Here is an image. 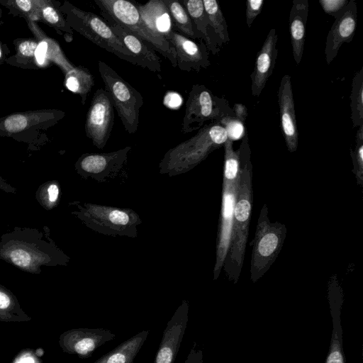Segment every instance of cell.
Masks as SVG:
<instances>
[{
  "instance_id": "23",
  "label": "cell",
  "mask_w": 363,
  "mask_h": 363,
  "mask_svg": "<svg viewBox=\"0 0 363 363\" xmlns=\"http://www.w3.org/2000/svg\"><path fill=\"white\" fill-rule=\"evenodd\" d=\"M308 14V0H294L289 11V35L294 61H301L306 39V26Z\"/></svg>"
},
{
  "instance_id": "3",
  "label": "cell",
  "mask_w": 363,
  "mask_h": 363,
  "mask_svg": "<svg viewBox=\"0 0 363 363\" xmlns=\"http://www.w3.org/2000/svg\"><path fill=\"white\" fill-rule=\"evenodd\" d=\"M227 139L226 130L218 122L206 124L195 135L167 150L159 165L160 172L169 176L185 173L223 146Z\"/></svg>"
},
{
  "instance_id": "42",
  "label": "cell",
  "mask_w": 363,
  "mask_h": 363,
  "mask_svg": "<svg viewBox=\"0 0 363 363\" xmlns=\"http://www.w3.org/2000/svg\"><path fill=\"white\" fill-rule=\"evenodd\" d=\"M182 98L175 91H167L164 95L163 104L170 109H177L182 104Z\"/></svg>"
},
{
  "instance_id": "34",
  "label": "cell",
  "mask_w": 363,
  "mask_h": 363,
  "mask_svg": "<svg viewBox=\"0 0 363 363\" xmlns=\"http://www.w3.org/2000/svg\"><path fill=\"white\" fill-rule=\"evenodd\" d=\"M44 0H0V4L9 13L23 18L26 21H38V11Z\"/></svg>"
},
{
  "instance_id": "36",
  "label": "cell",
  "mask_w": 363,
  "mask_h": 363,
  "mask_svg": "<svg viewBox=\"0 0 363 363\" xmlns=\"http://www.w3.org/2000/svg\"><path fill=\"white\" fill-rule=\"evenodd\" d=\"M60 198V188L57 181L52 180L41 184L36 193L35 199L46 210H51L58 204Z\"/></svg>"
},
{
  "instance_id": "8",
  "label": "cell",
  "mask_w": 363,
  "mask_h": 363,
  "mask_svg": "<svg viewBox=\"0 0 363 363\" xmlns=\"http://www.w3.org/2000/svg\"><path fill=\"white\" fill-rule=\"evenodd\" d=\"M98 69L105 90L125 130L130 134L135 133L139 125L140 110L144 103L143 96L106 62L99 60Z\"/></svg>"
},
{
  "instance_id": "44",
  "label": "cell",
  "mask_w": 363,
  "mask_h": 363,
  "mask_svg": "<svg viewBox=\"0 0 363 363\" xmlns=\"http://www.w3.org/2000/svg\"><path fill=\"white\" fill-rule=\"evenodd\" d=\"M235 117L241 122L245 123L247 116V110L245 105L240 103H235L232 108Z\"/></svg>"
},
{
  "instance_id": "13",
  "label": "cell",
  "mask_w": 363,
  "mask_h": 363,
  "mask_svg": "<svg viewBox=\"0 0 363 363\" xmlns=\"http://www.w3.org/2000/svg\"><path fill=\"white\" fill-rule=\"evenodd\" d=\"M131 147L106 153H84L77 160L74 167L78 174L99 182L117 173L128 159Z\"/></svg>"
},
{
  "instance_id": "15",
  "label": "cell",
  "mask_w": 363,
  "mask_h": 363,
  "mask_svg": "<svg viewBox=\"0 0 363 363\" xmlns=\"http://www.w3.org/2000/svg\"><path fill=\"white\" fill-rule=\"evenodd\" d=\"M189 303L184 300L168 321L153 363H174L189 320Z\"/></svg>"
},
{
  "instance_id": "41",
  "label": "cell",
  "mask_w": 363,
  "mask_h": 363,
  "mask_svg": "<svg viewBox=\"0 0 363 363\" xmlns=\"http://www.w3.org/2000/svg\"><path fill=\"white\" fill-rule=\"evenodd\" d=\"M11 363H43L36 352L30 348L21 350Z\"/></svg>"
},
{
  "instance_id": "24",
  "label": "cell",
  "mask_w": 363,
  "mask_h": 363,
  "mask_svg": "<svg viewBox=\"0 0 363 363\" xmlns=\"http://www.w3.org/2000/svg\"><path fill=\"white\" fill-rule=\"evenodd\" d=\"M181 2L191 19L195 32L203 40L209 52L218 54L220 46L209 25L203 0H182Z\"/></svg>"
},
{
  "instance_id": "16",
  "label": "cell",
  "mask_w": 363,
  "mask_h": 363,
  "mask_svg": "<svg viewBox=\"0 0 363 363\" xmlns=\"http://www.w3.org/2000/svg\"><path fill=\"white\" fill-rule=\"evenodd\" d=\"M168 41L176 52L177 67L186 72H199L211 65L209 51L203 40L199 43L173 30Z\"/></svg>"
},
{
  "instance_id": "20",
  "label": "cell",
  "mask_w": 363,
  "mask_h": 363,
  "mask_svg": "<svg viewBox=\"0 0 363 363\" xmlns=\"http://www.w3.org/2000/svg\"><path fill=\"white\" fill-rule=\"evenodd\" d=\"M277 40L278 35L276 29L271 28L257 55L254 69L250 74L251 91L253 96H259L261 94L273 73L278 55Z\"/></svg>"
},
{
  "instance_id": "38",
  "label": "cell",
  "mask_w": 363,
  "mask_h": 363,
  "mask_svg": "<svg viewBox=\"0 0 363 363\" xmlns=\"http://www.w3.org/2000/svg\"><path fill=\"white\" fill-rule=\"evenodd\" d=\"M218 123L225 129L228 138L233 141L242 138L246 133L245 123L235 116H225Z\"/></svg>"
},
{
  "instance_id": "22",
  "label": "cell",
  "mask_w": 363,
  "mask_h": 363,
  "mask_svg": "<svg viewBox=\"0 0 363 363\" xmlns=\"http://www.w3.org/2000/svg\"><path fill=\"white\" fill-rule=\"evenodd\" d=\"M26 21L38 43V56L43 67H46L44 62L54 63L60 68L64 74L74 68V65L66 57L55 40L48 36L35 21Z\"/></svg>"
},
{
  "instance_id": "4",
  "label": "cell",
  "mask_w": 363,
  "mask_h": 363,
  "mask_svg": "<svg viewBox=\"0 0 363 363\" xmlns=\"http://www.w3.org/2000/svg\"><path fill=\"white\" fill-rule=\"evenodd\" d=\"M59 9L73 30L118 57L141 67L140 62L126 49L101 17L67 1Z\"/></svg>"
},
{
  "instance_id": "10",
  "label": "cell",
  "mask_w": 363,
  "mask_h": 363,
  "mask_svg": "<svg viewBox=\"0 0 363 363\" xmlns=\"http://www.w3.org/2000/svg\"><path fill=\"white\" fill-rule=\"evenodd\" d=\"M65 112L56 108L15 112L0 118V137L33 143L42 132L56 125Z\"/></svg>"
},
{
  "instance_id": "33",
  "label": "cell",
  "mask_w": 363,
  "mask_h": 363,
  "mask_svg": "<svg viewBox=\"0 0 363 363\" xmlns=\"http://www.w3.org/2000/svg\"><path fill=\"white\" fill-rule=\"evenodd\" d=\"M350 109L353 127L363 125V67L354 74L352 79Z\"/></svg>"
},
{
  "instance_id": "30",
  "label": "cell",
  "mask_w": 363,
  "mask_h": 363,
  "mask_svg": "<svg viewBox=\"0 0 363 363\" xmlns=\"http://www.w3.org/2000/svg\"><path fill=\"white\" fill-rule=\"evenodd\" d=\"M30 320L13 293L0 284V321L28 322Z\"/></svg>"
},
{
  "instance_id": "11",
  "label": "cell",
  "mask_w": 363,
  "mask_h": 363,
  "mask_svg": "<svg viewBox=\"0 0 363 363\" xmlns=\"http://www.w3.org/2000/svg\"><path fill=\"white\" fill-rule=\"evenodd\" d=\"M113 109L107 91L102 88L98 89L86 113L85 133L99 149H103L110 138L114 122Z\"/></svg>"
},
{
  "instance_id": "31",
  "label": "cell",
  "mask_w": 363,
  "mask_h": 363,
  "mask_svg": "<svg viewBox=\"0 0 363 363\" xmlns=\"http://www.w3.org/2000/svg\"><path fill=\"white\" fill-rule=\"evenodd\" d=\"M171 16L174 30L192 40H201L194 29L191 19L181 1L163 0Z\"/></svg>"
},
{
  "instance_id": "32",
  "label": "cell",
  "mask_w": 363,
  "mask_h": 363,
  "mask_svg": "<svg viewBox=\"0 0 363 363\" xmlns=\"http://www.w3.org/2000/svg\"><path fill=\"white\" fill-rule=\"evenodd\" d=\"M209 25L213 29L220 46L230 41L228 25L222 10L216 0H203Z\"/></svg>"
},
{
  "instance_id": "45",
  "label": "cell",
  "mask_w": 363,
  "mask_h": 363,
  "mask_svg": "<svg viewBox=\"0 0 363 363\" xmlns=\"http://www.w3.org/2000/svg\"><path fill=\"white\" fill-rule=\"evenodd\" d=\"M0 191L6 193L16 194L17 189L11 186L7 181L0 175Z\"/></svg>"
},
{
  "instance_id": "2",
  "label": "cell",
  "mask_w": 363,
  "mask_h": 363,
  "mask_svg": "<svg viewBox=\"0 0 363 363\" xmlns=\"http://www.w3.org/2000/svg\"><path fill=\"white\" fill-rule=\"evenodd\" d=\"M240 177L233 211V223L229 250L224 269L229 280L236 283L243 265L252 207V165L247 133L242 137L238 149Z\"/></svg>"
},
{
  "instance_id": "5",
  "label": "cell",
  "mask_w": 363,
  "mask_h": 363,
  "mask_svg": "<svg viewBox=\"0 0 363 363\" xmlns=\"http://www.w3.org/2000/svg\"><path fill=\"white\" fill-rule=\"evenodd\" d=\"M286 235V225L271 223L268 208L264 203L260 211L252 240L250 261V279L255 282L270 268L278 257Z\"/></svg>"
},
{
  "instance_id": "27",
  "label": "cell",
  "mask_w": 363,
  "mask_h": 363,
  "mask_svg": "<svg viewBox=\"0 0 363 363\" xmlns=\"http://www.w3.org/2000/svg\"><path fill=\"white\" fill-rule=\"evenodd\" d=\"M60 1L44 0L38 11V21L52 28L59 35H62L67 42H71L73 40L74 30L60 11Z\"/></svg>"
},
{
  "instance_id": "9",
  "label": "cell",
  "mask_w": 363,
  "mask_h": 363,
  "mask_svg": "<svg viewBox=\"0 0 363 363\" xmlns=\"http://www.w3.org/2000/svg\"><path fill=\"white\" fill-rule=\"evenodd\" d=\"M225 116H235L228 101L214 95L203 84H194L185 104L182 131L199 130L206 121L218 122Z\"/></svg>"
},
{
  "instance_id": "47",
  "label": "cell",
  "mask_w": 363,
  "mask_h": 363,
  "mask_svg": "<svg viewBox=\"0 0 363 363\" xmlns=\"http://www.w3.org/2000/svg\"><path fill=\"white\" fill-rule=\"evenodd\" d=\"M3 23L2 20V10L0 9V26Z\"/></svg>"
},
{
  "instance_id": "14",
  "label": "cell",
  "mask_w": 363,
  "mask_h": 363,
  "mask_svg": "<svg viewBox=\"0 0 363 363\" xmlns=\"http://www.w3.org/2000/svg\"><path fill=\"white\" fill-rule=\"evenodd\" d=\"M115 337L114 333L104 328H74L60 335L59 345L64 352L86 359L91 357L97 348Z\"/></svg>"
},
{
  "instance_id": "40",
  "label": "cell",
  "mask_w": 363,
  "mask_h": 363,
  "mask_svg": "<svg viewBox=\"0 0 363 363\" xmlns=\"http://www.w3.org/2000/svg\"><path fill=\"white\" fill-rule=\"evenodd\" d=\"M264 0H247L246 1V23L249 28H251L254 20L261 13Z\"/></svg>"
},
{
  "instance_id": "26",
  "label": "cell",
  "mask_w": 363,
  "mask_h": 363,
  "mask_svg": "<svg viewBox=\"0 0 363 363\" xmlns=\"http://www.w3.org/2000/svg\"><path fill=\"white\" fill-rule=\"evenodd\" d=\"M13 44L16 53L6 59V64L22 69L43 67L38 56V43L35 38H16Z\"/></svg>"
},
{
  "instance_id": "46",
  "label": "cell",
  "mask_w": 363,
  "mask_h": 363,
  "mask_svg": "<svg viewBox=\"0 0 363 363\" xmlns=\"http://www.w3.org/2000/svg\"><path fill=\"white\" fill-rule=\"evenodd\" d=\"M10 52L8 46L0 41V63L5 62L7 55Z\"/></svg>"
},
{
  "instance_id": "25",
  "label": "cell",
  "mask_w": 363,
  "mask_h": 363,
  "mask_svg": "<svg viewBox=\"0 0 363 363\" xmlns=\"http://www.w3.org/2000/svg\"><path fill=\"white\" fill-rule=\"evenodd\" d=\"M149 333V330H142L93 363H133Z\"/></svg>"
},
{
  "instance_id": "19",
  "label": "cell",
  "mask_w": 363,
  "mask_h": 363,
  "mask_svg": "<svg viewBox=\"0 0 363 363\" xmlns=\"http://www.w3.org/2000/svg\"><path fill=\"white\" fill-rule=\"evenodd\" d=\"M100 13L126 49L140 62L143 68H147L153 72H161V60L152 47L118 24L107 13L101 11Z\"/></svg>"
},
{
  "instance_id": "35",
  "label": "cell",
  "mask_w": 363,
  "mask_h": 363,
  "mask_svg": "<svg viewBox=\"0 0 363 363\" xmlns=\"http://www.w3.org/2000/svg\"><path fill=\"white\" fill-rule=\"evenodd\" d=\"M224 146L223 179L228 182H234L240 177L239 150H234L233 141L228 138Z\"/></svg>"
},
{
  "instance_id": "28",
  "label": "cell",
  "mask_w": 363,
  "mask_h": 363,
  "mask_svg": "<svg viewBox=\"0 0 363 363\" xmlns=\"http://www.w3.org/2000/svg\"><path fill=\"white\" fill-rule=\"evenodd\" d=\"M64 84L69 91L79 94L82 104H84L94 84V78L87 68L84 66H74L65 74Z\"/></svg>"
},
{
  "instance_id": "6",
  "label": "cell",
  "mask_w": 363,
  "mask_h": 363,
  "mask_svg": "<svg viewBox=\"0 0 363 363\" xmlns=\"http://www.w3.org/2000/svg\"><path fill=\"white\" fill-rule=\"evenodd\" d=\"M72 213L88 228L111 236L135 237L140 223L139 216L130 209L89 203H76V209Z\"/></svg>"
},
{
  "instance_id": "43",
  "label": "cell",
  "mask_w": 363,
  "mask_h": 363,
  "mask_svg": "<svg viewBox=\"0 0 363 363\" xmlns=\"http://www.w3.org/2000/svg\"><path fill=\"white\" fill-rule=\"evenodd\" d=\"M184 363H203L202 351L196 349V342H194L193 347L190 350Z\"/></svg>"
},
{
  "instance_id": "12",
  "label": "cell",
  "mask_w": 363,
  "mask_h": 363,
  "mask_svg": "<svg viewBox=\"0 0 363 363\" xmlns=\"http://www.w3.org/2000/svg\"><path fill=\"white\" fill-rule=\"evenodd\" d=\"M239 179L234 182L223 180L222 201L218 228L213 279L219 277L227 257L231 240L233 211Z\"/></svg>"
},
{
  "instance_id": "39",
  "label": "cell",
  "mask_w": 363,
  "mask_h": 363,
  "mask_svg": "<svg viewBox=\"0 0 363 363\" xmlns=\"http://www.w3.org/2000/svg\"><path fill=\"white\" fill-rule=\"evenodd\" d=\"M350 0H319L324 12L337 18L344 12Z\"/></svg>"
},
{
  "instance_id": "21",
  "label": "cell",
  "mask_w": 363,
  "mask_h": 363,
  "mask_svg": "<svg viewBox=\"0 0 363 363\" xmlns=\"http://www.w3.org/2000/svg\"><path fill=\"white\" fill-rule=\"evenodd\" d=\"M147 28L157 36L169 40L174 26L163 0H150L144 4H135Z\"/></svg>"
},
{
  "instance_id": "7",
  "label": "cell",
  "mask_w": 363,
  "mask_h": 363,
  "mask_svg": "<svg viewBox=\"0 0 363 363\" xmlns=\"http://www.w3.org/2000/svg\"><path fill=\"white\" fill-rule=\"evenodd\" d=\"M94 2L101 11L109 15L116 22L167 59L174 67H177L176 52L172 44L147 28L135 3L127 0H94Z\"/></svg>"
},
{
  "instance_id": "1",
  "label": "cell",
  "mask_w": 363,
  "mask_h": 363,
  "mask_svg": "<svg viewBox=\"0 0 363 363\" xmlns=\"http://www.w3.org/2000/svg\"><path fill=\"white\" fill-rule=\"evenodd\" d=\"M38 228L14 227L0 238V259L35 274L42 267L67 265L69 257L50 236Z\"/></svg>"
},
{
  "instance_id": "18",
  "label": "cell",
  "mask_w": 363,
  "mask_h": 363,
  "mask_svg": "<svg viewBox=\"0 0 363 363\" xmlns=\"http://www.w3.org/2000/svg\"><path fill=\"white\" fill-rule=\"evenodd\" d=\"M357 26V4L350 0L344 12L335 19L329 30L324 50L325 60L330 65L345 43L352 42Z\"/></svg>"
},
{
  "instance_id": "37",
  "label": "cell",
  "mask_w": 363,
  "mask_h": 363,
  "mask_svg": "<svg viewBox=\"0 0 363 363\" xmlns=\"http://www.w3.org/2000/svg\"><path fill=\"white\" fill-rule=\"evenodd\" d=\"M350 155L353 164V172L359 185L363 179V125L359 126L356 134V143L354 150L350 149Z\"/></svg>"
},
{
  "instance_id": "17",
  "label": "cell",
  "mask_w": 363,
  "mask_h": 363,
  "mask_svg": "<svg viewBox=\"0 0 363 363\" xmlns=\"http://www.w3.org/2000/svg\"><path fill=\"white\" fill-rule=\"evenodd\" d=\"M277 97L281 133L288 150L294 152L298 147V132L291 77L289 74L282 77L277 91Z\"/></svg>"
},
{
  "instance_id": "29",
  "label": "cell",
  "mask_w": 363,
  "mask_h": 363,
  "mask_svg": "<svg viewBox=\"0 0 363 363\" xmlns=\"http://www.w3.org/2000/svg\"><path fill=\"white\" fill-rule=\"evenodd\" d=\"M337 288L338 287H336L334 284L330 285V298L334 328L332 343L326 363H345L342 350V330L340 325L338 324L340 322L339 318L341 300H340L338 303L336 301Z\"/></svg>"
}]
</instances>
